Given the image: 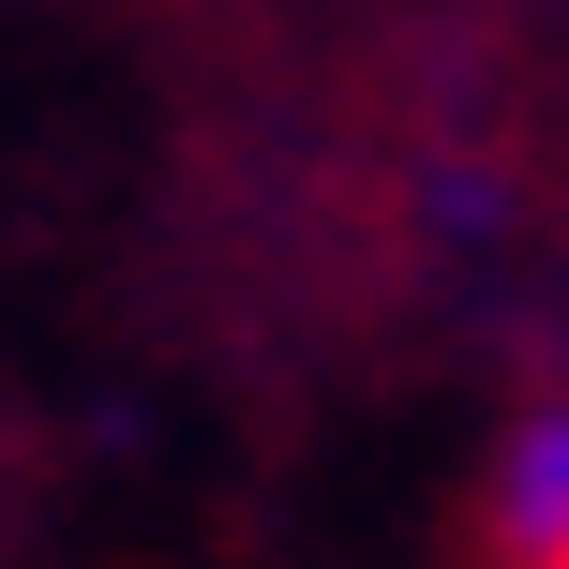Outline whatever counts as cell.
<instances>
[{"instance_id": "obj_1", "label": "cell", "mask_w": 569, "mask_h": 569, "mask_svg": "<svg viewBox=\"0 0 569 569\" xmlns=\"http://www.w3.org/2000/svg\"><path fill=\"white\" fill-rule=\"evenodd\" d=\"M495 555L510 569H569V405L510 420V450H495Z\"/></svg>"}]
</instances>
